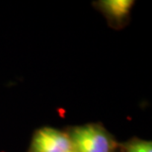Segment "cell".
<instances>
[{"mask_svg":"<svg viewBox=\"0 0 152 152\" xmlns=\"http://www.w3.org/2000/svg\"><path fill=\"white\" fill-rule=\"evenodd\" d=\"M69 138L76 152H111L113 148L109 135L95 124L76 127Z\"/></svg>","mask_w":152,"mask_h":152,"instance_id":"cell-1","label":"cell"},{"mask_svg":"<svg viewBox=\"0 0 152 152\" xmlns=\"http://www.w3.org/2000/svg\"><path fill=\"white\" fill-rule=\"evenodd\" d=\"M72 149L69 136L51 127L39 129L31 146V152H69Z\"/></svg>","mask_w":152,"mask_h":152,"instance_id":"cell-2","label":"cell"},{"mask_svg":"<svg viewBox=\"0 0 152 152\" xmlns=\"http://www.w3.org/2000/svg\"><path fill=\"white\" fill-rule=\"evenodd\" d=\"M102 7L111 18L115 20H124L129 15L133 5L132 0H105Z\"/></svg>","mask_w":152,"mask_h":152,"instance_id":"cell-3","label":"cell"},{"mask_svg":"<svg viewBox=\"0 0 152 152\" xmlns=\"http://www.w3.org/2000/svg\"><path fill=\"white\" fill-rule=\"evenodd\" d=\"M126 152H152L151 141H137L129 145Z\"/></svg>","mask_w":152,"mask_h":152,"instance_id":"cell-4","label":"cell"},{"mask_svg":"<svg viewBox=\"0 0 152 152\" xmlns=\"http://www.w3.org/2000/svg\"><path fill=\"white\" fill-rule=\"evenodd\" d=\"M69 152H76V151H75V150H73V149H72L71 151H69Z\"/></svg>","mask_w":152,"mask_h":152,"instance_id":"cell-5","label":"cell"}]
</instances>
